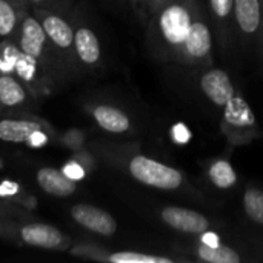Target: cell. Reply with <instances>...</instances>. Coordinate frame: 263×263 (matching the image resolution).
<instances>
[{
  "instance_id": "17",
  "label": "cell",
  "mask_w": 263,
  "mask_h": 263,
  "mask_svg": "<svg viewBox=\"0 0 263 263\" xmlns=\"http://www.w3.org/2000/svg\"><path fill=\"white\" fill-rule=\"evenodd\" d=\"M35 180L42 191L54 197H68L72 196L77 190V182L66 177L62 170L51 166L40 168L35 174Z\"/></svg>"
},
{
  "instance_id": "22",
  "label": "cell",
  "mask_w": 263,
  "mask_h": 263,
  "mask_svg": "<svg viewBox=\"0 0 263 263\" xmlns=\"http://www.w3.org/2000/svg\"><path fill=\"white\" fill-rule=\"evenodd\" d=\"M243 210L248 219L263 227V190L248 188L243 194Z\"/></svg>"
},
{
  "instance_id": "2",
  "label": "cell",
  "mask_w": 263,
  "mask_h": 263,
  "mask_svg": "<svg viewBox=\"0 0 263 263\" xmlns=\"http://www.w3.org/2000/svg\"><path fill=\"white\" fill-rule=\"evenodd\" d=\"M14 43L22 52L37 60L57 83L68 79L55 49L52 48L42 23L32 14L31 8L20 18L14 35Z\"/></svg>"
},
{
  "instance_id": "6",
  "label": "cell",
  "mask_w": 263,
  "mask_h": 263,
  "mask_svg": "<svg viewBox=\"0 0 263 263\" xmlns=\"http://www.w3.org/2000/svg\"><path fill=\"white\" fill-rule=\"evenodd\" d=\"M222 129L233 145H243L257 136V125L254 112L240 96H234L223 106Z\"/></svg>"
},
{
  "instance_id": "8",
  "label": "cell",
  "mask_w": 263,
  "mask_h": 263,
  "mask_svg": "<svg viewBox=\"0 0 263 263\" xmlns=\"http://www.w3.org/2000/svg\"><path fill=\"white\" fill-rule=\"evenodd\" d=\"M11 74L18 77L37 97L48 96L59 86V83L48 74V71L37 60L22 52L18 46L11 65Z\"/></svg>"
},
{
  "instance_id": "24",
  "label": "cell",
  "mask_w": 263,
  "mask_h": 263,
  "mask_svg": "<svg viewBox=\"0 0 263 263\" xmlns=\"http://www.w3.org/2000/svg\"><path fill=\"white\" fill-rule=\"evenodd\" d=\"M62 171L65 173V176L66 177H69L71 180H74V182H79V180H82V179H85V176H86V168L77 160V159H71L69 162H66L65 165H63V168H62Z\"/></svg>"
},
{
  "instance_id": "23",
  "label": "cell",
  "mask_w": 263,
  "mask_h": 263,
  "mask_svg": "<svg viewBox=\"0 0 263 263\" xmlns=\"http://www.w3.org/2000/svg\"><path fill=\"white\" fill-rule=\"evenodd\" d=\"M0 199L3 200H8V202H12L15 205H22V208H28L26 206V200H32L29 196L26 197L25 191L22 190V186L14 182V180H3L0 183Z\"/></svg>"
},
{
  "instance_id": "13",
  "label": "cell",
  "mask_w": 263,
  "mask_h": 263,
  "mask_svg": "<svg viewBox=\"0 0 263 263\" xmlns=\"http://www.w3.org/2000/svg\"><path fill=\"white\" fill-rule=\"evenodd\" d=\"M69 214L77 225H80L82 228H85L94 234H99L103 237H111L117 231L116 219L108 211L97 208L94 205H88V203L72 205L69 210Z\"/></svg>"
},
{
  "instance_id": "10",
  "label": "cell",
  "mask_w": 263,
  "mask_h": 263,
  "mask_svg": "<svg viewBox=\"0 0 263 263\" xmlns=\"http://www.w3.org/2000/svg\"><path fill=\"white\" fill-rule=\"evenodd\" d=\"M69 253L77 257L91 259V260H100V262L111 263H176V259L166 257V256H157V254H146L139 251H114L108 253L106 250H102L94 245L88 243H79L74 245Z\"/></svg>"
},
{
  "instance_id": "14",
  "label": "cell",
  "mask_w": 263,
  "mask_h": 263,
  "mask_svg": "<svg viewBox=\"0 0 263 263\" xmlns=\"http://www.w3.org/2000/svg\"><path fill=\"white\" fill-rule=\"evenodd\" d=\"M160 219L170 228L185 233V234H202L210 230V220L194 210L182 208V206H166L160 211Z\"/></svg>"
},
{
  "instance_id": "20",
  "label": "cell",
  "mask_w": 263,
  "mask_h": 263,
  "mask_svg": "<svg viewBox=\"0 0 263 263\" xmlns=\"http://www.w3.org/2000/svg\"><path fill=\"white\" fill-rule=\"evenodd\" d=\"M196 254L202 262L206 263H240V254L227 247V245H217V247H206L203 243H199L196 248Z\"/></svg>"
},
{
  "instance_id": "4",
  "label": "cell",
  "mask_w": 263,
  "mask_h": 263,
  "mask_svg": "<svg viewBox=\"0 0 263 263\" xmlns=\"http://www.w3.org/2000/svg\"><path fill=\"white\" fill-rule=\"evenodd\" d=\"M32 14L42 23L52 48L55 49L68 79L79 74L74 55V23L62 11L48 8H31Z\"/></svg>"
},
{
  "instance_id": "7",
  "label": "cell",
  "mask_w": 263,
  "mask_h": 263,
  "mask_svg": "<svg viewBox=\"0 0 263 263\" xmlns=\"http://www.w3.org/2000/svg\"><path fill=\"white\" fill-rule=\"evenodd\" d=\"M236 39L245 49H253L262 34L263 0H234Z\"/></svg>"
},
{
  "instance_id": "26",
  "label": "cell",
  "mask_w": 263,
  "mask_h": 263,
  "mask_svg": "<svg viewBox=\"0 0 263 263\" xmlns=\"http://www.w3.org/2000/svg\"><path fill=\"white\" fill-rule=\"evenodd\" d=\"M170 0H143L142 3V11H140V15H139V20L146 25V22L165 5L168 3Z\"/></svg>"
},
{
  "instance_id": "19",
  "label": "cell",
  "mask_w": 263,
  "mask_h": 263,
  "mask_svg": "<svg viewBox=\"0 0 263 263\" xmlns=\"http://www.w3.org/2000/svg\"><path fill=\"white\" fill-rule=\"evenodd\" d=\"M28 9L25 0H0V43L14 40L20 18Z\"/></svg>"
},
{
  "instance_id": "28",
  "label": "cell",
  "mask_w": 263,
  "mask_h": 263,
  "mask_svg": "<svg viewBox=\"0 0 263 263\" xmlns=\"http://www.w3.org/2000/svg\"><path fill=\"white\" fill-rule=\"evenodd\" d=\"M25 2L29 5V8H48V9L66 12L69 0H25Z\"/></svg>"
},
{
  "instance_id": "3",
  "label": "cell",
  "mask_w": 263,
  "mask_h": 263,
  "mask_svg": "<svg viewBox=\"0 0 263 263\" xmlns=\"http://www.w3.org/2000/svg\"><path fill=\"white\" fill-rule=\"evenodd\" d=\"M0 237L49 251H63L69 247V239L59 228L31 217H0Z\"/></svg>"
},
{
  "instance_id": "15",
  "label": "cell",
  "mask_w": 263,
  "mask_h": 263,
  "mask_svg": "<svg viewBox=\"0 0 263 263\" xmlns=\"http://www.w3.org/2000/svg\"><path fill=\"white\" fill-rule=\"evenodd\" d=\"M42 128H51L48 122L35 116L3 117L0 119V142L5 143H25L28 137Z\"/></svg>"
},
{
  "instance_id": "27",
  "label": "cell",
  "mask_w": 263,
  "mask_h": 263,
  "mask_svg": "<svg viewBox=\"0 0 263 263\" xmlns=\"http://www.w3.org/2000/svg\"><path fill=\"white\" fill-rule=\"evenodd\" d=\"M0 217H31V216L25 208L0 199Z\"/></svg>"
},
{
  "instance_id": "32",
  "label": "cell",
  "mask_w": 263,
  "mask_h": 263,
  "mask_svg": "<svg viewBox=\"0 0 263 263\" xmlns=\"http://www.w3.org/2000/svg\"><path fill=\"white\" fill-rule=\"evenodd\" d=\"M128 3H129V6L133 8L134 14H136V15H137V18H139L140 11H142V3H143V0H128Z\"/></svg>"
},
{
  "instance_id": "16",
  "label": "cell",
  "mask_w": 263,
  "mask_h": 263,
  "mask_svg": "<svg viewBox=\"0 0 263 263\" xmlns=\"http://www.w3.org/2000/svg\"><path fill=\"white\" fill-rule=\"evenodd\" d=\"M200 89L214 105L222 108L236 96V89L230 74L217 68L208 69L202 74Z\"/></svg>"
},
{
  "instance_id": "29",
  "label": "cell",
  "mask_w": 263,
  "mask_h": 263,
  "mask_svg": "<svg viewBox=\"0 0 263 263\" xmlns=\"http://www.w3.org/2000/svg\"><path fill=\"white\" fill-rule=\"evenodd\" d=\"M171 137H173V140H174L176 143L185 145V143H188L190 139H191V131L186 128V125L177 123V125H174L173 129H171Z\"/></svg>"
},
{
  "instance_id": "9",
  "label": "cell",
  "mask_w": 263,
  "mask_h": 263,
  "mask_svg": "<svg viewBox=\"0 0 263 263\" xmlns=\"http://www.w3.org/2000/svg\"><path fill=\"white\" fill-rule=\"evenodd\" d=\"M74 55L79 74L94 72L102 66V46L97 34L85 22L74 23Z\"/></svg>"
},
{
  "instance_id": "18",
  "label": "cell",
  "mask_w": 263,
  "mask_h": 263,
  "mask_svg": "<svg viewBox=\"0 0 263 263\" xmlns=\"http://www.w3.org/2000/svg\"><path fill=\"white\" fill-rule=\"evenodd\" d=\"M91 117L99 125V128L111 134H123L131 129L129 116L111 105H94L91 108Z\"/></svg>"
},
{
  "instance_id": "30",
  "label": "cell",
  "mask_w": 263,
  "mask_h": 263,
  "mask_svg": "<svg viewBox=\"0 0 263 263\" xmlns=\"http://www.w3.org/2000/svg\"><path fill=\"white\" fill-rule=\"evenodd\" d=\"M65 145H68L71 149L74 151H79L82 148V143H83V134L79 131V129H71L68 131L65 136H63V140H62Z\"/></svg>"
},
{
  "instance_id": "11",
  "label": "cell",
  "mask_w": 263,
  "mask_h": 263,
  "mask_svg": "<svg viewBox=\"0 0 263 263\" xmlns=\"http://www.w3.org/2000/svg\"><path fill=\"white\" fill-rule=\"evenodd\" d=\"M208 12L216 40L225 52L236 40L234 0H208Z\"/></svg>"
},
{
  "instance_id": "21",
  "label": "cell",
  "mask_w": 263,
  "mask_h": 263,
  "mask_svg": "<svg viewBox=\"0 0 263 263\" xmlns=\"http://www.w3.org/2000/svg\"><path fill=\"white\" fill-rule=\"evenodd\" d=\"M208 177L211 183L219 190H230L237 183V174L233 165L225 159H219L211 163L208 170Z\"/></svg>"
},
{
  "instance_id": "31",
  "label": "cell",
  "mask_w": 263,
  "mask_h": 263,
  "mask_svg": "<svg viewBox=\"0 0 263 263\" xmlns=\"http://www.w3.org/2000/svg\"><path fill=\"white\" fill-rule=\"evenodd\" d=\"M200 243H203L206 247H217V245H220V237H219V234L206 230L200 234Z\"/></svg>"
},
{
  "instance_id": "12",
  "label": "cell",
  "mask_w": 263,
  "mask_h": 263,
  "mask_svg": "<svg viewBox=\"0 0 263 263\" xmlns=\"http://www.w3.org/2000/svg\"><path fill=\"white\" fill-rule=\"evenodd\" d=\"M37 96L14 74L0 72V111H26L34 108Z\"/></svg>"
},
{
  "instance_id": "5",
  "label": "cell",
  "mask_w": 263,
  "mask_h": 263,
  "mask_svg": "<svg viewBox=\"0 0 263 263\" xmlns=\"http://www.w3.org/2000/svg\"><path fill=\"white\" fill-rule=\"evenodd\" d=\"M128 171L134 180L163 191H176L185 182L179 170L140 154L129 159Z\"/></svg>"
},
{
  "instance_id": "25",
  "label": "cell",
  "mask_w": 263,
  "mask_h": 263,
  "mask_svg": "<svg viewBox=\"0 0 263 263\" xmlns=\"http://www.w3.org/2000/svg\"><path fill=\"white\" fill-rule=\"evenodd\" d=\"M52 129L51 128H42V129H37L35 133H32L28 140L25 142V145H28L29 148H43L46 146L49 142H51V134Z\"/></svg>"
},
{
  "instance_id": "1",
  "label": "cell",
  "mask_w": 263,
  "mask_h": 263,
  "mask_svg": "<svg viewBox=\"0 0 263 263\" xmlns=\"http://www.w3.org/2000/svg\"><path fill=\"white\" fill-rule=\"evenodd\" d=\"M145 26L149 51L159 60L188 68L211 63L214 39L203 0H170Z\"/></svg>"
}]
</instances>
